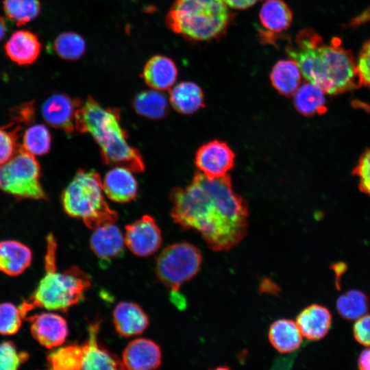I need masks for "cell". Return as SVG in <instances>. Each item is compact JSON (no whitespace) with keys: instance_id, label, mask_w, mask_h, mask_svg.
Wrapping results in <instances>:
<instances>
[{"instance_id":"35","label":"cell","mask_w":370,"mask_h":370,"mask_svg":"<svg viewBox=\"0 0 370 370\" xmlns=\"http://www.w3.org/2000/svg\"><path fill=\"white\" fill-rule=\"evenodd\" d=\"M28 359V353L18 350L12 342L0 343V370L17 369Z\"/></svg>"},{"instance_id":"10","label":"cell","mask_w":370,"mask_h":370,"mask_svg":"<svg viewBox=\"0 0 370 370\" xmlns=\"http://www.w3.org/2000/svg\"><path fill=\"white\" fill-rule=\"evenodd\" d=\"M234 158L233 150L225 142L213 140L198 149L195 163L203 174L215 178L227 175L234 166Z\"/></svg>"},{"instance_id":"3","label":"cell","mask_w":370,"mask_h":370,"mask_svg":"<svg viewBox=\"0 0 370 370\" xmlns=\"http://www.w3.org/2000/svg\"><path fill=\"white\" fill-rule=\"evenodd\" d=\"M75 129L89 133L100 147L104 162L140 173L145 164L139 151L127 141V134L121 127L120 111L104 108L91 96L77 107L75 115Z\"/></svg>"},{"instance_id":"37","label":"cell","mask_w":370,"mask_h":370,"mask_svg":"<svg viewBox=\"0 0 370 370\" xmlns=\"http://www.w3.org/2000/svg\"><path fill=\"white\" fill-rule=\"evenodd\" d=\"M353 174L358 177L360 190L370 195V149L361 155Z\"/></svg>"},{"instance_id":"15","label":"cell","mask_w":370,"mask_h":370,"mask_svg":"<svg viewBox=\"0 0 370 370\" xmlns=\"http://www.w3.org/2000/svg\"><path fill=\"white\" fill-rule=\"evenodd\" d=\"M42 47L36 34L27 29H19L12 34L3 49L12 62L19 66H29L39 58Z\"/></svg>"},{"instance_id":"38","label":"cell","mask_w":370,"mask_h":370,"mask_svg":"<svg viewBox=\"0 0 370 370\" xmlns=\"http://www.w3.org/2000/svg\"><path fill=\"white\" fill-rule=\"evenodd\" d=\"M353 335L359 344L370 347V314L367 313L355 321Z\"/></svg>"},{"instance_id":"33","label":"cell","mask_w":370,"mask_h":370,"mask_svg":"<svg viewBox=\"0 0 370 370\" xmlns=\"http://www.w3.org/2000/svg\"><path fill=\"white\" fill-rule=\"evenodd\" d=\"M23 123L12 117L8 124L0 127V165L8 161L18 151V143Z\"/></svg>"},{"instance_id":"14","label":"cell","mask_w":370,"mask_h":370,"mask_svg":"<svg viewBox=\"0 0 370 370\" xmlns=\"http://www.w3.org/2000/svg\"><path fill=\"white\" fill-rule=\"evenodd\" d=\"M162 352L154 341L138 338L127 344L122 355L125 369L149 370L157 369L161 364Z\"/></svg>"},{"instance_id":"19","label":"cell","mask_w":370,"mask_h":370,"mask_svg":"<svg viewBox=\"0 0 370 370\" xmlns=\"http://www.w3.org/2000/svg\"><path fill=\"white\" fill-rule=\"evenodd\" d=\"M131 172L125 167L115 166L106 173L102 187L109 199L116 202L125 203L136 197L138 184Z\"/></svg>"},{"instance_id":"2","label":"cell","mask_w":370,"mask_h":370,"mask_svg":"<svg viewBox=\"0 0 370 370\" xmlns=\"http://www.w3.org/2000/svg\"><path fill=\"white\" fill-rule=\"evenodd\" d=\"M286 51L302 76L324 93L338 95L359 87L352 52L343 48L338 38L327 44L314 30L306 29Z\"/></svg>"},{"instance_id":"41","label":"cell","mask_w":370,"mask_h":370,"mask_svg":"<svg viewBox=\"0 0 370 370\" xmlns=\"http://www.w3.org/2000/svg\"><path fill=\"white\" fill-rule=\"evenodd\" d=\"M357 364L360 370H370V347L360 352Z\"/></svg>"},{"instance_id":"11","label":"cell","mask_w":370,"mask_h":370,"mask_svg":"<svg viewBox=\"0 0 370 370\" xmlns=\"http://www.w3.org/2000/svg\"><path fill=\"white\" fill-rule=\"evenodd\" d=\"M30 323V332L33 338L47 349L61 346L69 334L66 319L58 314L45 312L29 314L26 319Z\"/></svg>"},{"instance_id":"26","label":"cell","mask_w":370,"mask_h":370,"mask_svg":"<svg viewBox=\"0 0 370 370\" xmlns=\"http://www.w3.org/2000/svg\"><path fill=\"white\" fill-rule=\"evenodd\" d=\"M293 96L295 109L304 116L321 114L327 110L323 91L309 82L301 84Z\"/></svg>"},{"instance_id":"9","label":"cell","mask_w":370,"mask_h":370,"mask_svg":"<svg viewBox=\"0 0 370 370\" xmlns=\"http://www.w3.org/2000/svg\"><path fill=\"white\" fill-rule=\"evenodd\" d=\"M124 239L130 251L140 257L149 256L156 252L162 241L159 227L149 215H144L125 226Z\"/></svg>"},{"instance_id":"8","label":"cell","mask_w":370,"mask_h":370,"mask_svg":"<svg viewBox=\"0 0 370 370\" xmlns=\"http://www.w3.org/2000/svg\"><path fill=\"white\" fill-rule=\"evenodd\" d=\"M42 171L35 156L21 146L0 165V190L18 199H48L41 182Z\"/></svg>"},{"instance_id":"4","label":"cell","mask_w":370,"mask_h":370,"mask_svg":"<svg viewBox=\"0 0 370 370\" xmlns=\"http://www.w3.org/2000/svg\"><path fill=\"white\" fill-rule=\"evenodd\" d=\"M45 275L33 293L18 306L24 319L35 308L66 312L84 299L90 287L88 275L77 266L58 271L56 265L57 242L50 233L46 238Z\"/></svg>"},{"instance_id":"31","label":"cell","mask_w":370,"mask_h":370,"mask_svg":"<svg viewBox=\"0 0 370 370\" xmlns=\"http://www.w3.org/2000/svg\"><path fill=\"white\" fill-rule=\"evenodd\" d=\"M53 47L56 55L60 58L74 61L79 59L86 51L84 38L74 32H64L55 38Z\"/></svg>"},{"instance_id":"21","label":"cell","mask_w":370,"mask_h":370,"mask_svg":"<svg viewBox=\"0 0 370 370\" xmlns=\"http://www.w3.org/2000/svg\"><path fill=\"white\" fill-rule=\"evenodd\" d=\"M32 251L24 243L15 240L0 241V271L9 276L23 273L31 264Z\"/></svg>"},{"instance_id":"7","label":"cell","mask_w":370,"mask_h":370,"mask_svg":"<svg viewBox=\"0 0 370 370\" xmlns=\"http://www.w3.org/2000/svg\"><path fill=\"white\" fill-rule=\"evenodd\" d=\"M201 262L200 250L186 242L167 246L157 258L156 276L169 290L171 301L180 310H184L186 306V298L180 290L184 283L198 273Z\"/></svg>"},{"instance_id":"28","label":"cell","mask_w":370,"mask_h":370,"mask_svg":"<svg viewBox=\"0 0 370 370\" xmlns=\"http://www.w3.org/2000/svg\"><path fill=\"white\" fill-rule=\"evenodd\" d=\"M370 303L367 295L352 289L341 295L336 302L339 315L347 321H356L369 311Z\"/></svg>"},{"instance_id":"24","label":"cell","mask_w":370,"mask_h":370,"mask_svg":"<svg viewBox=\"0 0 370 370\" xmlns=\"http://www.w3.org/2000/svg\"><path fill=\"white\" fill-rule=\"evenodd\" d=\"M301 72L292 59L277 62L270 73L272 86L280 95L286 97L294 95L301 84Z\"/></svg>"},{"instance_id":"5","label":"cell","mask_w":370,"mask_h":370,"mask_svg":"<svg viewBox=\"0 0 370 370\" xmlns=\"http://www.w3.org/2000/svg\"><path fill=\"white\" fill-rule=\"evenodd\" d=\"M230 20V10L223 0H175L165 23L187 40L203 42L223 34Z\"/></svg>"},{"instance_id":"12","label":"cell","mask_w":370,"mask_h":370,"mask_svg":"<svg viewBox=\"0 0 370 370\" xmlns=\"http://www.w3.org/2000/svg\"><path fill=\"white\" fill-rule=\"evenodd\" d=\"M82 101L68 95L56 93L42 103L41 113L44 120L51 127L71 134L75 129V115Z\"/></svg>"},{"instance_id":"42","label":"cell","mask_w":370,"mask_h":370,"mask_svg":"<svg viewBox=\"0 0 370 370\" xmlns=\"http://www.w3.org/2000/svg\"><path fill=\"white\" fill-rule=\"evenodd\" d=\"M333 270L336 274V283L338 284V278L341 277V275L346 271L347 265L344 262H338L336 264H334Z\"/></svg>"},{"instance_id":"6","label":"cell","mask_w":370,"mask_h":370,"mask_svg":"<svg viewBox=\"0 0 370 370\" xmlns=\"http://www.w3.org/2000/svg\"><path fill=\"white\" fill-rule=\"evenodd\" d=\"M102 180L93 171L79 169L61 195L64 211L71 217L81 219L93 230L115 223L118 214L103 195Z\"/></svg>"},{"instance_id":"18","label":"cell","mask_w":370,"mask_h":370,"mask_svg":"<svg viewBox=\"0 0 370 370\" xmlns=\"http://www.w3.org/2000/svg\"><path fill=\"white\" fill-rule=\"evenodd\" d=\"M332 321V314L326 307L312 304L298 314L295 322L304 337L319 341L329 332Z\"/></svg>"},{"instance_id":"25","label":"cell","mask_w":370,"mask_h":370,"mask_svg":"<svg viewBox=\"0 0 370 370\" xmlns=\"http://www.w3.org/2000/svg\"><path fill=\"white\" fill-rule=\"evenodd\" d=\"M262 25L269 31L279 33L287 29L293 21V13L282 0H266L259 12Z\"/></svg>"},{"instance_id":"34","label":"cell","mask_w":370,"mask_h":370,"mask_svg":"<svg viewBox=\"0 0 370 370\" xmlns=\"http://www.w3.org/2000/svg\"><path fill=\"white\" fill-rule=\"evenodd\" d=\"M23 319L18 306L10 302L0 304V334L12 335L17 333Z\"/></svg>"},{"instance_id":"17","label":"cell","mask_w":370,"mask_h":370,"mask_svg":"<svg viewBox=\"0 0 370 370\" xmlns=\"http://www.w3.org/2000/svg\"><path fill=\"white\" fill-rule=\"evenodd\" d=\"M112 321L116 332L123 337L139 335L149 324V317L145 311L131 301H121L115 306Z\"/></svg>"},{"instance_id":"22","label":"cell","mask_w":370,"mask_h":370,"mask_svg":"<svg viewBox=\"0 0 370 370\" xmlns=\"http://www.w3.org/2000/svg\"><path fill=\"white\" fill-rule=\"evenodd\" d=\"M270 343L279 352L289 354L301 346L303 336L293 320L280 319L273 322L269 329Z\"/></svg>"},{"instance_id":"16","label":"cell","mask_w":370,"mask_h":370,"mask_svg":"<svg viewBox=\"0 0 370 370\" xmlns=\"http://www.w3.org/2000/svg\"><path fill=\"white\" fill-rule=\"evenodd\" d=\"M125 245L124 235L115 223H108L93 230L90 238L91 250L103 262L120 257Z\"/></svg>"},{"instance_id":"43","label":"cell","mask_w":370,"mask_h":370,"mask_svg":"<svg viewBox=\"0 0 370 370\" xmlns=\"http://www.w3.org/2000/svg\"><path fill=\"white\" fill-rule=\"evenodd\" d=\"M7 30V26L4 18L0 15V42L4 38Z\"/></svg>"},{"instance_id":"23","label":"cell","mask_w":370,"mask_h":370,"mask_svg":"<svg viewBox=\"0 0 370 370\" xmlns=\"http://www.w3.org/2000/svg\"><path fill=\"white\" fill-rule=\"evenodd\" d=\"M173 108L178 112L191 114L204 107L202 89L192 82H182L175 86L169 92Z\"/></svg>"},{"instance_id":"13","label":"cell","mask_w":370,"mask_h":370,"mask_svg":"<svg viewBox=\"0 0 370 370\" xmlns=\"http://www.w3.org/2000/svg\"><path fill=\"white\" fill-rule=\"evenodd\" d=\"M99 328V320L88 325V338L81 344L82 369H125L122 362L97 342Z\"/></svg>"},{"instance_id":"40","label":"cell","mask_w":370,"mask_h":370,"mask_svg":"<svg viewBox=\"0 0 370 370\" xmlns=\"http://www.w3.org/2000/svg\"><path fill=\"white\" fill-rule=\"evenodd\" d=\"M229 8L243 10L254 5L259 0H223Z\"/></svg>"},{"instance_id":"20","label":"cell","mask_w":370,"mask_h":370,"mask_svg":"<svg viewBox=\"0 0 370 370\" xmlns=\"http://www.w3.org/2000/svg\"><path fill=\"white\" fill-rule=\"evenodd\" d=\"M142 77L151 88L157 90H168L176 81L177 68L174 61L169 57L156 55L145 64Z\"/></svg>"},{"instance_id":"27","label":"cell","mask_w":370,"mask_h":370,"mask_svg":"<svg viewBox=\"0 0 370 370\" xmlns=\"http://www.w3.org/2000/svg\"><path fill=\"white\" fill-rule=\"evenodd\" d=\"M133 107L143 116L160 119L168 112V101L165 95L157 90H144L135 96Z\"/></svg>"},{"instance_id":"39","label":"cell","mask_w":370,"mask_h":370,"mask_svg":"<svg viewBox=\"0 0 370 370\" xmlns=\"http://www.w3.org/2000/svg\"><path fill=\"white\" fill-rule=\"evenodd\" d=\"M370 21V5L363 10L361 13L353 17L348 23L345 25V27L355 28L364 25Z\"/></svg>"},{"instance_id":"30","label":"cell","mask_w":370,"mask_h":370,"mask_svg":"<svg viewBox=\"0 0 370 370\" xmlns=\"http://www.w3.org/2000/svg\"><path fill=\"white\" fill-rule=\"evenodd\" d=\"M47 365L53 370L82 369L80 345H68L53 349L47 356Z\"/></svg>"},{"instance_id":"32","label":"cell","mask_w":370,"mask_h":370,"mask_svg":"<svg viewBox=\"0 0 370 370\" xmlns=\"http://www.w3.org/2000/svg\"><path fill=\"white\" fill-rule=\"evenodd\" d=\"M51 136L48 128L42 124L29 127L23 133L21 147L34 156H42L51 149Z\"/></svg>"},{"instance_id":"36","label":"cell","mask_w":370,"mask_h":370,"mask_svg":"<svg viewBox=\"0 0 370 370\" xmlns=\"http://www.w3.org/2000/svg\"><path fill=\"white\" fill-rule=\"evenodd\" d=\"M356 64L358 86L370 88V39L363 44Z\"/></svg>"},{"instance_id":"29","label":"cell","mask_w":370,"mask_h":370,"mask_svg":"<svg viewBox=\"0 0 370 370\" xmlns=\"http://www.w3.org/2000/svg\"><path fill=\"white\" fill-rule=\"evenodd\" d=\"M3 10L10 21L21 26L39 16L41 3L39 0H3Z\"/></svg>"},{"instance_id":"1","label":"cell","mask_w":370,"mask_h":370,"mask_svg":"<svg viewBox=\"0 0 370 370\" xmlns=\"http://www.w3.org/2000/svg\"><path fill=\"white\" fill-rule=\"evenodd\" d=\"M170 198L173 221L199 233L214 251L231 249L246 235L247 205L228 175L212 178L197 172L189 185L173 189Z\"/></svg>"}]
</instances>
